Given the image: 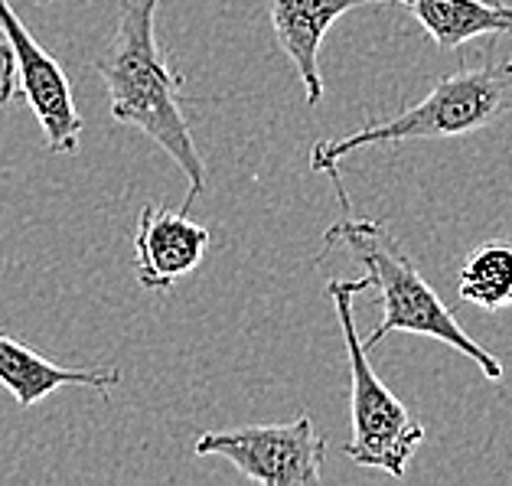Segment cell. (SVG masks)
I'll use <instances>...</instances> for the list:
<instances>
[{"mask_svg":"<svg viewBox=\"0 0 512 486\" xmlns=\"http://www.w3.org/2000/svg\"><path fill=\"white\" fill-rule=\"evenodd\" d=\"M118 27L92 72L108 89V111L118 124L147 134L190 183L183 213H190L206 190V164L193 131L180 111L183 76L157 46L160 0H118Z\"/></svg>","mask_w":512,"mask_h":486,"instance_id":"obj_1","label":"cell"},{"mask_svg":"<svg viewBox=\"0 0 512 486\" xmlns=\"http://www.w3.org/2000/svg\"><path fill=\"white\" fill-rule=\"evenodd\" d=\"M343 245L362 268H366L369 288L379 291L382 304V320L372 330L362 346L376 350L389 333H418L431 336V340L447 343L460 356L473 359V366L483 372L486 382L503 379V363L499 356H493L486 346H480L473 336L460 327V320L454 317V310H447V304L434 294V288L421 278L415 261L408 258L402 242L382 226L376 219H353L343 216L323 235V248Z\"/></svg>","mask_w":512,"mask_h":486,"instance_id":"obj_2","label":"cell"},{"mask_svg":"<svg viewBox=\"0 0 512 486\" xmlns=\"http://www.w3.org/2000/svg\"><path fill=\"white\" fill-rule=\"evenodd\" d=\"M499 121H512V59L486 62V66H460L441 76L418 105L398 111L389 121H369L340 141H317L310 151V170H340V160L359 147H389L405 141H441L460 137Z\"/></svg>","mask_w":512,"mask_h":486,"instance_id":"obj_3","label":"cell"},{"mask_svg":"<svg viewBox=\"0 0 512 486\" xmlns=\"http://www.w3.org/2000/svg\"><path fill=\"white\" fill-rule=\"evenodd\" d=\"M369 291L366 278L343 281L333 278L327 284V294L340 317L343 340H346V359H349V415H353V438L343 447L349 460H356L359 467H376L385 470L389 477L402 480L408 470V460L424 441V425L411 418V411L398 402L395 392H389L376 369H372L366 346L359 340L356 317H353V297Z\"/></svg>","mask_w":512,"mask_h":486,"instance_id":"obj_4","label":"cell"},{"mask_svg":"<svg viewBox=\"0 0 512 486\" xmlns=\"http://www.w3.org/2000/svg\"><path fill=\"white\" fill-rule=\"evenodd\" d=\"M196 457H222L245 480L261 486H317L323 477L327 441L310 415L287 425H248L232 431H203Z\"/></svg>","mask_w":512,"mask_h":486,"instance_id":"obj_5","label":"cell"},{"mask_svg":"<svg viewBox=\"0 0 512 486\" xmlns=\"http://www.w3.org/2000/svg\"><path fill=\"white\" fill-rule=\"evenodd\" d=\"M0 33L14 53L20 92L33 108L36 121L43 128V144L49 154H79L85 121L72 98V82L56 56L36 43V36L27 30V23L17 17L10 0H0Z\"/></svg>","mask_w":512,"mask_h":486,"instance_id":"obj_6","label":"cell"},{"mask_svg":"<svg viewBox=\"0 0 512 486\" xmlns=\"http://www.w3.org/2000/svg\"><path fill=\"white\" fill-rule=\"evenodd\" d=\"M209 252V229L183 209L147 203L137 216L134 271L144 291H170L199 268Z\"/></svg>","mask_w":512,"mask_h":486,"instance_id":"obj_7","label":"cell"},{"mask_svg":"<svg viewBox=\"0 0 512 486\" xmlns=\"http://www.w3.org/2000/svg\"><path fill=\"white\" fill-rule=\"evenodd\" d=\"M379 4H402V0H268L274 40L294 62L297 79L307 92V105H320L323 98L320 46L327 30L349 10Z\"/></svg>","mask_w":512,"mask_h":486,"instance_id":"obj_8","label":"cell"},{"mask_svg":"<svg viewBox=\"0 0 512 486\" xmlns=\"http://www.w3.org/2000/svg\"><path fill=\"white\" fill-rule=\"evenodd\" d=\"M0 385L14 395L20 408H33L43 402L46 395H53L62 385H85V389L108 392L111 385H121V372L115 366H98V369H66L49 363L30 346L17 343L14 336L0 333Z\"/></svg>","mask_w":512,"mask_h":486,"instance_id":"obj_9","label":"cell"},{"mask_svg":"<svg viewBox=\"0 0 512 486\" xmlns=\"http://www.w3.org/2000/svg\"><path fill=\"white\" fill-rule=\"evenodd\" d=\"M421 30L441 49H457L477 36H512V4L496 0H402Z\"/></svg>","mask_w":512,"mask_h":486,"instance_id":"obj_10","label":"cell"},{"mask_svg":"<svg viewBox=\"0 0 512 486\" xmlns=\"http://www.w3.org/2000/svg\"><path fill=\"white\" fill-rule=\"evenodd\" d=\"M460 301L496 314L512 307V245L509 242H480L470 248L464 268L457 274Z\"/></svg>","mask_w":512,"mask_h":486,"instance_id":"obj_11","label":"cell"},{"mask_svg":"<svg viewBox=\"0 0 512 486\" xmlns=\"http://www.w3.org/2000/svg\"><path fill=\"white\" fill-rule=\"evenodd\" d=\"M17 98V66H14V53L10 46L0 40V111Z\"/></svg>","mask_w":512,"mask_h":486,"instance_id":"obj_12","label":"cell"}]
</instances>
